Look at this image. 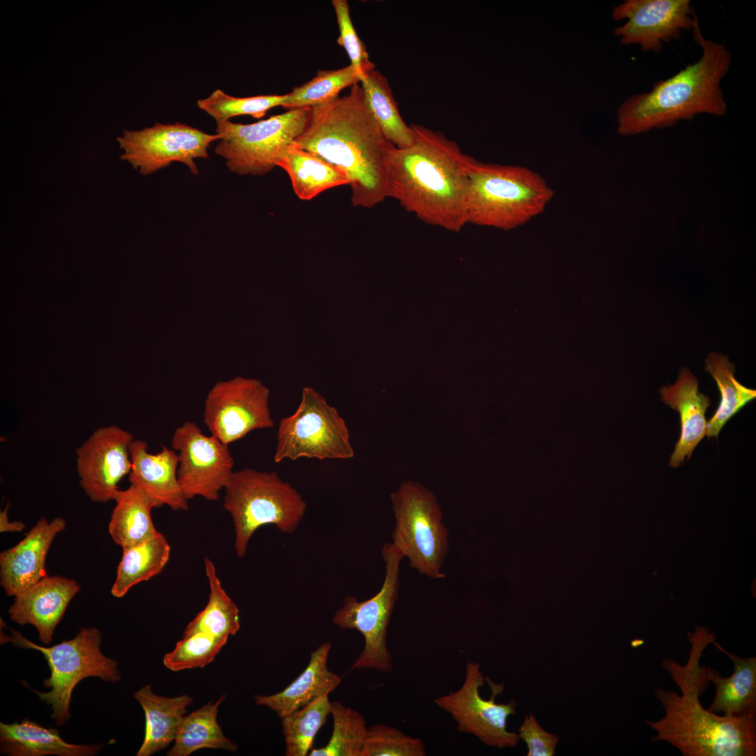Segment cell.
<instances>
[{
	"mask_svg": "<svg viewBox=\"0 0 756 756\" xmlns=\"http://www.w3.org/2000/svg\"><path fill=\"white\" fill-rule=\"evenodd\" d=\"M692 30L702 50L700 59L657 82L651 91L626 99L617 111L620 134L631 136L671 127L702 113L718 117L726 114L727 104L720 83L729 70L732 53L724 44L703 36L696 15Z\"/></svg>",
	"mask_w": 756,
	"mask_h": 756,
	"instance_id": "cell-4",
	"label": "cell"
},
{
	"mask_svg": "<svg viewBox=\"0 0 756 756\" xmlns=\"http://www.w3.org/2000/svg\"><path fill=\"white\" fill-rule=\"evenodd\" d=\"M224 699L223 695L216 702H209L185 715L167 755L188 756L203 748L236 752L238 746L223 734L217 721L218 708Z\"/></svg>",
	"mask_w": 756,
	"mask_h": 756,
	"instance_id": "cell-29",
	"label": "cell"
},
{
	"mask_svg": "<svg viewBox=\"0 0 756 756\" xmlns=\"http://www.w3.org/2000/svg\"><path fill=\"white\" fill-rule=\"evenodd\" d=\"M204 568L209 585V597L205 608L188 624L183 635L198 631L228 638L240 629L239 610L224 590L215 566L204 558Z\"/></svg>",
	"mask_w": 756,
	"mask_h": 756,
	"instance_id": "cell-31",
	"label": "cell"
},
{
	"mask_svg": "<svg viewBox=\"0 0 756 756\" xmlns=\"http://www.w3.org/2000/svg\"><path fill=\"white\" fill-rule=\"evenodd\" d=\"M227 639L204 631L183 636L164 656L163 664L172 671L204 667L215 659Z\"/></svg>",
	"mask_w": 756,
	"mask_h": 756,
	"instance_id": "cell-37",
	"label": "cell"
},
{
	"mask_svg": "<svg viewBox=\"0 0 756 756\" xmlns=\"http://www.w3.org/2000/svg\"><path fill=\"white\" fill-rule=\"evenodd\" d=\"M269 398L268 388L258 379L218 382L205 398L203 421L211 435L228 445L254 430L274 426Z\"/></svg>",
	"mask_w": 756,
	"mask_h": 756,
	"instance_id": "cell-14",
	"label": "cell"
},
{
	"mask_svg": "<svg viewBox=\"0 0 756 756\" xmlns=\"http://www.w3.org/2000/svg\"><path fill=\"white\" fill-rule=\"evenodd\" d=\"M130 484L143 491L156 507L167 505L175 511L188 510V500L178 479V459L174 449L162 446L161 451L152 454L148 451L146 442L134 440L130 445Z\"/></svg>",
	"mask_w": 756,
	"mask_h": 756,
	"instance_id": "cell-20",
	"label": "cell"
},
{
	"mask_svg": "<svg viewBox=\"0 0 756 756\" xmlns=\"http://www.w3.org/2000/svg\"><path fill=\"white\" fill-rule=\"evenodd\" d=\"M145 714V734L137 756H150L166 748L174 741L186 708L192 698L183 694L167 697L155 694L150 685L134 694Z\"/></svg>",
	"mask_w": 756,
	"mask_h": 756,
	"instance_id": "cell-25",
	"label": "cell"
},
{
	"mask_svg": "<svg viewBox=\"0 0 756 756\" xmlns=\"http://www.w3.org/2000/svg\"><path fill=\"white\" fill-rule=\"evenodd\" d=\"M518 734L527 746V756H552L555 754L558 736L545 731L533 714L525 715Z\"/></svg>",
	"mask_w": 756,
	"mask_h": 756,
	"instance_id": "cell-40",
	"label": "cell"
},
{
	"mask_svg": "<svg viewBox=\"0 0 756 756\" xmlns=\"http://www.w3.org/2000/svg\"><path fill=\"white\" fill-rule=\"evenodd\" d=\"M332 734L328 744L312 749L309 756H360L367 732L364 717L338 701L331 702Z\"/></svg>",
	"mask_w": 756,
	"mask_h": 756,
	"instance_id": "cell-35",
	"label": "cell"
},
{
	"mask_svg": "<svg viewBox=\"0 0 756 756\" xmlns=\"http://www.w3.org/2000/svg\"><path fill=\"white\" fill-rule=\"evenodd\" d=\"M293 145L346 174L354 206L371 208L388 197V171L397 147L371 113L359 83L348 94L310 108Z\"/></svg>",
	"mask_w": 756,
	"mask_h": 756,
	"instance_id": "cell-1",
	"label": "cell"
},
{
	"mask_svg": "<svg viewBox=\"0 0 756 756\" xmlns=\"http://www.w3.org/2000/svg\"><path fill=\"white\" fill-rule=\"evenodd\" d=\"M224 490L223 507L232 518L234 550L239 558L245 556L250 539L260 527L273 524L282 533H292L307 507L302 495L276 472L234 471Z\"/></svg>",
	"mask_w": 756,
	"mask_h": 756,
	"instance_id": "cell-6",
	"label": "cell"
},
{
	"mask_svg": "<svg viewBox=\"0 0 756 756\" xmlns=\"http://www.w3.org/2000/svg\"><path fill=\"white\" fill-rule=\"evenodd\" d=\"M396 524L393 543L409 560L410 566L433 579L442 572L449 550V531L434 494L421 484L407 482L391 494Z\"/></svg>",
	"mask_w": 756,
	"mask_h": 756,
	"instance_id": "cell-8",
	"label": "cell"
},
{
	"mask_svg": "<svg viewBox=\"0 0 756 756\" xmlns=\"http://www.w3.org/2000/svg\"><path fill=\"white\" fill-rule=\"evenodd\" d=\"M330 649V642L321 644L311 652L307 666L296 679L274 694L255 695V704L268 707L281 718L332 692L340 685L342 678L328 668Z\"/></svg>",
	"mask_w": 756,
	"mask_h": 756,
	"instance_id": "cell-22",
	"label": "cell"
},
{
	"mask_svg": "<svg viewBox=\"0 0 756 756\" xmlns=\"http://www.w3.org/2000/svg\"><path fill=\"white\" fill-rule=\"evenodd\" d=\"M171 445L178 451L177 476L186 498L218 500L234 472L228 445L212 435H204L192 421L176 428Z\"/></svg>",
	"mask_w": 756,
	"mask_h": 756,
	"instance_id": "cell-15",
	"label": "cell"
},
{
	"mask_svg": "<svg viewBox=\"0 0 756 756\" xmlns=\"http://www.w3.org/2000/svg\"><path fill=\"white\" fill-rule=\"evenodd\" d=\"M332 4L337 17L340 35L337 43L342 46L351 61V65L361 75L362 78L369 71L375 68L370 59L364 43L358 37L353 25L349 7L346 0H333Z\"/></svg>",
	"mask_w": 756,
	"mask_h": 756,
	"instance_id": "cell-39",
	"label": "cell"
},
{
	"mask_svg": "<svg viewBox=\"0 0 756 756\" xmlns=\"http://www.w3.org/2000/svg\"><path fill=\"white\" fill-rule=\"evenodd\" d=\"M421 739L384 724L367 729L360 756H425Z\"/></svg>",
	"mask_w": 756,
	"mask_h": 756,
	"instance_id": "cell-38",
	"label": "cell"
},
{
	"mask_svg": "<svg viewBox=\"0 0 756 756\" xmlns=\"http://www.w3.org/2000/svg\"><path fill=\"white\" fill-rule=\"evenodd\" d=\"M412 127L413 142L396 148L391 160L388 197L425 223L459 232L467 224L469 172L475 158L442 132Z\"/></svg>",
	"mask_w": 756,
	"mask_h": 756,
	"instance_id": "cell-3",
	"label": "cell"
},
{
	"mask_svg": "<svg viewBox=\"0 0 756 756\" xmlns=\"http://www.w3.org/2000/svg\"><path fill=\"white\" fill-rule=\"evenodd\" d=\"M329 694L281 718L286 756H305L312 749L314 739L330 714Z\"/></svg>",
	"mask_w": 756,
	"mask_h": 756,
	"instance_id": "cell-33",
	"label": "cell"
},
{
	"mask_svg": "<svg viewBox=\"0 0 756 756\" xmlns=\"http://www.w3.org/2000/svg\"><path fill=\"white\" fill-rule=\"evenodd\" d=\"M10 632V641L15 647L39 651L47 661L50 676L43 684L50 690L34 692L50 706L51 718L59 726L70 719L71 695L79 682L88 677L110 682L121 679L117 662L102 652V634L95 627L81 628L72 639L48 648L30 641L19 631Z\"/></svg>",
	"mask_w": 756,
	"mask_h": 756,
	"instance_id": "cell-7",
	"label": "cell"
},
{
	"mask_svg": "<svg viewBox=\"0 0 756 756\" xmlns=\"http://www.w3.org/2000/svg\"><path fill=\"white\" fill-rule=\"evenodd\" d=\"M687 636L691 645L687 662L680 664L670 658L662 662L680 694L662 687L654 690L664 715L657 721H646L655 732L651 741L667 742L684 756H755V715H719L704 708L700 701L709 682L706 666H701L700 661L716 634L705 626H695Z\"/></svg>",
	"mask_w": 756,
	"mask_h": 756,
	"instance_id": "cell-2",
	"label": "cell"
},
{
	"mask_svg": "<svg viewBox=\"0 0 756 756\" xmlns=\"http://www.w3.org/2000/svg\"><path fill=\"white\" fill-rule=\"evenodd\" d=\"M504 683L495 684L484 678L479 664L469 662L461 687L438 696L434 703L449 713L459 732L472 734L485 745L497 748H514L520 740L517 732L507 729V720L516 713L517 702L497 704L496 696L504 691Z\"/></svg>",
	"mask_w": 756,
	"mask_h": 756,
	"instance_id": "cell-12",
	"label": "cell"
},
{
	"mask_svg": "<svg viewBox=\"0 0 756 756\" xmlns=\"http://www.w3.org/2000/svg\"><path fill=\"white\" fill-rule=\"evenodd\" d=\"M102 748V743H69L57 729L28 719L12 724L0 723L1 752L9 756H92Z\"/></svg>",
	"mask_w": 756,
	"mask_h": 756,
	"instance_id": "cell-24",
	"label": "cell"
},
{
	"mask_svg": "<svg viewBox=\"0 0 756 756\" xmlns=\"http://www.w3.org/2000/svg\"><path fill=\"white\" fill-rule=\"evenodd\" d=\"M111 594L124 596L135 584L160 574L167 564L171 547L159 531L146 540L122 549Z\"/></svg>",
	"mask_w": 756,
	"mask_h": 756,
	"instance_id": "cell-28",
	"label": "cell"
},
{
	"mask_svg": "<svg viewBox=\"0 0 756 756\" xmlns=\"http://www.w3.org/2000/svg\"><path fill=\"white\" fill-rule=\"evenodd\" d=\"M9 505H7L4 511L0 513V532H15L20 531L25 528V525L22 522H10L8 519V511Z\"/></svg>",
	"mask_w": 756,
	"mask_h": 756,
	"instance_id": "cell-41",
	"label": "cell"
},
{
	"mask_svg": "<svg viewBox=\"0 0 756 756\" xmlns=\"http://www.w3.org/2000/svg\"><path fill=\"white\" fill-rule=\"evenodd\" d=\"M286 98L287 94L237 97L218 89L207 97L197 100V105L217 122L239 115L260 118L270 109L283 106Z\"/></svg>",
	"mask_w": 756,
	"mask_h": 756,
	"instance_id": "cell-36",
	"label": "cell"
},
{
	"mask_svg": "<svg viewBox=\"0 0 756 756\" xmlns=\"http://www.w3.org/2000/svg\"><path fill=\"white\" fill-rule=\"evenodd\" d=\"M661 400L677 411L680 418V435L668 463L677 468L685 457L690 458L694 449L706 436L705 413L710 405L708 396L699 391L697 378L688 368L682 369L677 381L659 389Z\"/></svg>",
	"mask_w": 756,
	"mask_h": 756,
	"instance_id": "cell-21",
	"label": "cell"
},
{
	"mask_svg": "<svg viewBox=\"0 0 756 756\" xmlns=\"http://www.w3.org/2000/svg\"><path fill=\"white\" fill-rule=\"evenodd\" d=\"M367 105L386 138L397 148L407 147L414 133L400 115L388 80L375 68L360 80Z\"/></svg>",
	"mask_w": 756,
	"mask_h": 756,
	"instance_id": "cell-30",
	"label": "cell"
},
{
	"mask_svg": "<svg viewBox=\"0 0 756 756\" xmlns=\"http://www.w3.org/2000/svg\"><path fill=\"white\" fill-rule=\"evenodd\" d=\"M695 15L690 0H626L612 8L615 21L627 20L612 34L624 45L637 44L643 51L657 52L664 43L691 30Z\"/></svg>",
	"mask_w": 756,
	"mask_h": 756,
	"instance_id": "cell-16",
	"label": "cell"
},
{
	"mask_svg": "<svg viewBox=\"0 0 756 756\" xmlns=\"http://www.w3.org/2000/svg\"><path fill=\"white\" fill-rule=\"evenodd\" d=\"M113 500L115 505L108 524L113 540L122 549L139 543L153 536L156 530L151 510L153 500L134 485L119 489Z\"/></svg>",
	"mask_w": 756,
	"mask_h": 756,
	"instance_id": "cell-27",
	"label": "cell"
},
{
	"mask_svg": "<svg viewBox=\"0 0 756 756\" xmlns=\"http://www.w3.org/2000/svg\"><path fill=\"white\" fill-rule=\"evenodd\" d=\"M381 554L386 573L379 592L363 601L346 596L332 622L342 629H356L364 637L363 650L351 669L370 668L388 673L393 669V658L386 643L387 629L398 598L400 564L405 556L393 542L385 544Z\"/></svg>",
	"mask_w": 756,
	"mask_h": 756,
	"instance_id": "cell-11",
	"label": "cell"
},
{
	"mask_svg": "<svg viewBox=\"0 0 756 756\" xmlns=\"http://www.w3.org/2000/svg\"><path fill=\"white\" fill-rule=\"evenodd\" d=\"M66 528L62 517H41L24 538L0 554V584L8 596H15L46 575L45 563L55 536Z\"/></svg>",
	"mask_w": 756,
	"mask_h": 756,
	"instance_id": "cell-18",
	"label": "cell"
},
{
	"mask_svg": "<svg viewBox=\"0 0 756 756\" xmlns=\"http://www.w3.org/2000/svg\"><path fill=\"white\" fill-rule=\"evenodd\" d=\"M361 75L351 65L332 70H319L304 84L287 94L282 107L290 109L312 108L337 97L346 87L360 83Z\"/></svg>",
	"mask_w": 756,
	"mask_h": 756,
	"instance_id": "cell-34",
	"label": "cell"
},
{
	"mask_svg": "<svg viewBox=\"0 0 756 756\" xmlns=\"http://www.w3.org/2000/svg\"><path fill=\"white\" fill-rule=\"evenodd\" d=\"M219 139L217 133L208 134L186 124L157 122L141 130H124L116 139L123 150L121 160L148 175L173 162L183 163L192 174H198L195 160L208 158V147Z\"/></svg>",
	"mask_w": 756,
	"mask_h": 756,
	"instance_id": "cell-13",
	"label": "cell"
},
{
	"mask_svg": "<svg viewBox=\"0 0 756 756\" xmlns=\"http://www.w3.org/2000/svg\"><path fill=\"white\" fill-rule=\"evenodd\" d=\"M718 650L726 654L734 664V671L723 677L718 671L706 666L708 682L715 685V695L707 708L727 717L756 715V657H741L725 650L714 640Z\"/></svg>",
	"mask_w": 756,
	"mask_h": 756,
	"instance_id": "cell-23",
	"label": "cell"
},
{
	"mask_svg": "<svg viewBox=\"0 0 756 756\" xmlns=\"http://www.w3.org/2000/svg\"><path fill=\"white\" fill-rule=\"evenodd\" d=\"M133 436L112 425L97 428L76 450L79 483L94 502L112 500L132 468Z\"/></svg>",
	"mask_w": 756,
	"mask_h": 756,
	"instance_id": "cell-17",
	"label": "cell"
},
{
	"mask_svg": "<svg viewBox=\"0 0 756 756\" xmlns=\"http://www.w3.org/2000/svg\"><path fill=\"white\" fill-rule=\"evenodd\" d=\"M76 580L66 577L45 576L15 596L8 613L12 621L22 626L33 625L39 639L49 644L73 597L79 592Z\"/></svg>",
	"mask_w": 756,
	"mask_h": 756,
	"instance_id": "cell-19",
	"label": "cell"
},
{
	"mask_svg": "<svg viewBox=\"0 0 756 756\" xmlns=\"http://www.w3.org/2000/svg\"><path fill=\"white\" fill-rule=\"evenodd\" d=\"M705 370L715 380L721 398L718 410L707 421L706 436L718 438L726 423L756 397V391L740 384L734 377L735 365L721 353L712 352L705 360Z\"/></svg>",
	"mask_w": 756,
	"mask_h": 756,
	"instance_id": "cell-32",
	"label": "cell"
},
{
	"mask_svg": "<svg viewBox=\"0 0 756 756\" xmlns=\"http://www.w3.org/2000/svg\"><path fill=\"white\" fill-rule=\"evenodd\" d=\"M554 196L545 179L527 167L474 159L469 172L466 223L515 229L541 214Z\"/></svg>",
	"mask_w": 756,
	"mask_h": 756,
	"instance_id": "cell-5",
	"label": "cell"
},
{
	"mask_svg": "<svg viewBox=\"0 0 756 756\" xmlns=\"http://www.w3.org/2000/svg\"><path fill=\"white\" fill-rule=\"evenodd\" d=\"M277 167L288 173L294 192L302 200H310L324 190L349 184L342 170L293 144L282 152Z\"/></svg>",
	"mask_w": 756,
	"mask_h": 756,
	"instance_id": "cell-26",
	"label": "cell"
},
{
	"mask_svg": "<svg viewBox=\"0 0 756 756\" xmlns=\"http://www.w3.org/2000/svg\"><path fill=\"white\" fill-rule=\"evenodd\" d=\"M349 432L337 410L311 387H304L295 412L279 424L274 461L300 458L349 459Z\"/></svg>",
	"mask_w": 756,
	"mask_h": 756,
	"instance_id": "cell-10",
	"label": "cell"
},
{
	"mask_svg": "<svg viewBox=\"0 0 756 756\" xmlns=\"http://www.w3.org/2000/svg\"><path fill=\"white\" fill-rule=\"evenodd\" d=\"M310 108H294L251 124L216 122L215 153L232 172L261 176L277 167L282 152L302 133Z\"/></svg>",
	"mask_w": 756,
	"mask_h": 756,
	"instance_id": "cell-9",
	"label": "cell"
}]
</instances>
